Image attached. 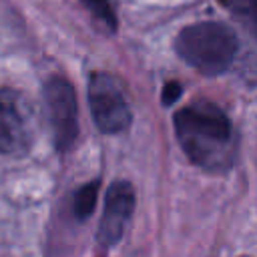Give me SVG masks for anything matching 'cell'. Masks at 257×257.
I'll return each instance as SVG.
<instances>
[{
  "mask_svg": "<svg viewBox=\"0 0 257 257\" xmlns=\"http://www.w3.org/2000/svg\"><path fill=\"white\" fill-rule=\"evenodd\" d=\"M175 133L187 157L211 173L229 169L237 139L227 114L213 102H195L175 114Z\"/></svg>",
  "mask_w": 257,
  "mask_h": 257,
  "instance_id": "obj_1",
  "label": "cell"
},
{
  "mask_svg": "<svg viewBox=\"0 0 257 257\" xmlns=\"http://www.w3.org/2000/svg\"><path fill=\"white\" fill-rule=\"evenodd\" d=\"M235 32L221 22H199L181 30L175 48L179 56L203 74L225 72L237 54Z\"/></svg>",
  "mask_w": 257,
  "mask_h": 257,
  "instance_id": "obj_2",
  "label": "cell"
},
{
  "mask_svg": "<svg viewBox=\"0 0 257 257\" xmlns=\"http://www.w3.org/2000/svg\"><path fill=\"white\" fill-rule=\"evenodd\" d=\"M88 104L92 118L102 133H120L131 122V108L122 88L110 74H92L88 82Z\"/></svg>",
  "mask_w": 257,
  "mask_h": 257,
  "instance_id": "obj_3",
  "label": "cell"
},
{
  "mask_svg": "<svg viewBox=\"0 0 257 257\" xmlns=\"http://www.w3.org/2000/svg\"><path fill=\"white\" fill-rule=\"evenodd\" d=\"M44 102L50 114V124L54 133V143L60 151L74 145L78 135V114H76V94L68 80L50 78L44 84Z\"/></svg>",
  "mask_w": 257,
  "mask_h": 257,
  "instance_id": "obj_4",
  "label": "cell"
},
{
  "mask_svg": "<svg viewBox=\"0 0 257 257\" xmlns=\"http://www.w3.org/2000/svg\"><path fill=\"white\" fill-rule=\"evenodd\" d=\"M30 124L20 96L14 90H0V153L14 155L28 147Z\"/></svg>",
  "mask_w": 257,
  "mask_h": 257,
  "instance_id": "obj_5",
  "label": "cell"
},
{
  "mask_svg": "<svg viewBox=\"0 0 257 257\" xmlns=\"http://www.w3.org/2000/svg\"><path fill=\"white\" fill-rule=\"evenodd\" d=\"M133 209H135L133 187L126 181L114 183L106 193L104 211H102V219H100V227H98V241L102 245L108 247L120 239L124 225L133 215Z\"/></svg>",
  "mask_w": 257,
  "mask_h": 257,
  "instance_id": "obj_6",
  "label": "cell"
},
{
  "mask_svg": "<svg viewBox=\"0 0 257 257\" xmlns=\"http://www.w3.org/2000/svg\"><path fill=\"white\" fill-rule=\"evenodd\" d=\"M96 193H98V181H92V183H86L84 187H80L74 195V213L76 217L80 219H86L94 205H96Z\"/></svg>",
  "mask_w": 257,
  "mask_h": 257,
  "instance_id": "obj_7",
  "label": "cell"
},
{
  "mask_svg": "<svg viewBox=\"0 0 257 257\" xmlns=\"http://www.w3.org/2000/svg\"><path fill=\"white\" fill-rule=\"evenodd\" d=\"M82 2L92 10V14H94L100 22H104L110 30H114L116 20H114V10H112L110 0H82Z\"/></svg>",
  "mask_w": 257,
  "mask_h": 257,
  "instance_id": "obj_8",
  "label": "cell"
},
{
  "mask_svg": "<svg viewBox=\"0 0 257 257\" xmlns=\"http://www.w3.org/2000/svg\"><path fill=\"white\" fill-rule=\"evenodd\" d=\"M229 10H233L241 18H253V0H225Z\"/></svg>",
  "mask_w": 257,
  "mask_h": 257,
  "instance_id": "obj_9",
  "label": "cell"
},
{
  "mask_svg": "<svg viewBox=\"0 0 257 257\" xmlns=\"http://www.w3.org/2000/svg\"><path fill=\"white\" fill-rule=\"evenodd\" d=\"M179 94H181V86H179L177 82H169V84L165 86V92H163V100H165L167 104H171V102H175V100L179 98Z\"/></svg>",
  "mask_w": 257,
  "mask_h": 257,
  "instance_id": "obj_10",
  "label": "cell"
}]
</instances>
